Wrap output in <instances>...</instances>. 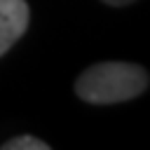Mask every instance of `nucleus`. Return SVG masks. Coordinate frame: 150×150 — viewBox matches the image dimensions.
<instances>
[{"mask_svg":"<svg viewBox=\"0 0 150 150\" xmlns=\"http://www.w3.org/2000/svg\"><path fill=\"white\" fill-rule=\"evenodd\" d=\"M148 89V73L136 63L105 61L89 66L75 82V91L87 103H122Z\"/></svg>","mask_w":150,"mask_h":150,"instance_id":"obj_1","label":"nucleus"},{"mask_svg":"<svg viewBox=\"0 0 150 150\" xmlns=\"http://www.w3.org/2000/svg\"><path fill=\"white\" fill-rule=\"evenodd\" d=\"M28 19L26 0H0V56L26 33Z\"/></svg>","mask_w":150,"mask_h":150,"instance_id":"obj_2","label":"nucleus"},{"mask_svg":"<svg viewBox=\"0 0 150 150\" xmlns=\"http://www.w3.org/2000/svg\"><path fill=\"white\" fill-rule=\"evenodd\" d=\"M2 150H49V145L35 136H16L2 145Z\"/></svg>","mask_w":150,"mask_h":150,"instance_id":"obj_3","label":"nucleus"},{"mask_svg":"<svg viewBox=\"0 0 150 150\" xmlns=\"http://www.w3.org/2000/svg\"><path fill=\"white\" fill-rule=\"evenodd\" d=\"M105 5H112V7H122V5H129V2H134V0H103Z\"/></svg>","mask_w":150,"mask_h":150,"instance_id":"obj_4","label":"nucleus"}]
</instances>
